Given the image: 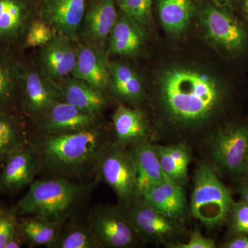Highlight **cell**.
Listing matches in <instances>:
<instances>
[{
    "label": "cell",
    "mask_w": 248,
    "mask_h": 248,
    "mask_svg": "<svg viewBox=\"0 0 248 248\" xmlns=\"http://www.w3.org/2000/svg\"><path fill=\"white\" fill-rule=\"evenodd\" d=\"M160 104L168 120L181 129H194L212 120L221 109L225 92L212 75L190 67L165 71L159 84Z\"/></svg>",
    "instance_id": "cell-1"
},
{
    "label": "cell",
    "mask_w": 248,
    "mask_h": 248,
    "mask_svg": "<svg viewBox=\"0 0 248 248\" xmlns=\"http://www.w3.org/2000/svg\"><path fill=\"white\" fill-rule=\"evenodd\" d=\"M107 145L96 125L74 133L42 134L32 146L38 156L40 169L53 177L70 178L96 169Z\"/></svg>",
    "instance_id": "cell-2"
},
{
    "label": "cell",
    "mask_w": 248,
    "mask_h": 248,
    "mask_svg": "<svg viewBox=\"0 0 248 248\" xmlns=\"http://www.w3.org/2000/svg\"><path fill=\"white\" fill-rule=\"evenodd\" d=\"M66 177L34 181L18 203L19 213L62 224L87 195L91 184Z\"/></svg>",
    "instance_id": "cell-3"
},
{
    "label": "cell",
    "mask_w": 248,
    "mask_h": 248,
    "mask_svg": "<svg viewBox=\"0 0 248 248\" xmlns=\"http://www.w3.org/2000/svg\"><path fill=\"white\" fill-rule=\"evenodd\" d=\"M233 203L231 191L213 168L201 163L195 170L191 195L190 208L193 217L204 226L215 228L226 221Z\"/></svg>",
    "instance_id": "cell-4"
},
{
    "label": "cell",
    "mask_w": 248,
    "mask_h": 248,
    "mask_svg": "<svg viewBox=\"0 0 248 248\" xmlns=\"http://www.w3.org/2000/svg\"><path fill=\"white\" fill-rule=\"evenodd\" d=\"M98 173L115 192L121 205L136 198L138 170L131 151L120 143L107 145L98 160Z\"/></svg>",
    "instance_id": "cell-5"
},
{
    "label": "cell",
    "mask_w": 248,
    "mask_h": 248,
    "mask_svg": "<svg viewBox=\"0 0 248 248\" xmlns=\"http://www.w3.org/2000/svg\"><path fill=\"white\" fill-rule=\"evenodd\" d=\"M119 209L140 239L171 246L182 231L179 221L160 213L141 197L122 204Z\"/></svg>",
    "instance_id": "cell-6"
},
{
    "label": "cell",
    "mask_w": 248,
    "mask_h": 248,
    "mask_svg": "<svg viewBox=\"0 0 248 248\" xmlns=\"http://www.w3.org/2000/svg\"><path fill=\"white\" fill-rule=\"evenodd\" d=\"M210 154L220 170L234 176L248 174V125L236 124L218 130L210 142Z\"/></svg>",
    "instance_id": "cell-7"
},
{
    "label": "cell",
    "mask_w": 248,
    "mask_h": 248,
    "mask_svg": "<svg viewBox=\"0 0 248 248\" xmlns=\"http://www.w3.org/2000/svg\"><path fill=\"white\" fill-rule=\"evenodd\" d=\"M89 226L102 248H131L140 239L119 208L94 209L89 215Z\"/></svg>",
    "instance_id": "cell-8"
},
{
    "label": "cell",
    "mask_w": 248,
    "mask_h": 248,
    "mask_svg": "<svg viewBox=\"0 0 248 248\" xmlns=\"http://www.w3.org/2000/svg\"><path fill=\"white\" fill-rule=\"evenodd\" d=\"M202 22L208 38L225 50L236 53L246 46V30L225 6L207 4L202 11Z\"/></svg>",
    "instance_id": "cell-9"
},
{
    "label": "cell",
    "mask_w": 248,
    "mask_h": 248,
    "mask_svg": "<svg viewBox=\"0 0 248 248\" xmlns=\"http://www.w3.org/2000/svg\"><path fill=\"white\" fill-rule=\"evenodd\" d=\"M21 84L24 107L35 120L40 119L55 103L63 100L58 83L42 69L24 71Z\"/></svg>",
    "instance_id": "cell-10"
},
{
    "label": "cell",
    "mask_w": 248,
    "mask_h": 248,
    "mask_svg": "<svg viewBox=\"0 0 248 248\" xmlns=\"http://www.w3.org/2000/svg\"><path fill=\"white\" fill-rule=\"evenodd\" d=\"M98 115L81 110L62 100L55 103L40 119L42 134L60 135L96 126Z\"/></svg>",
    "instance_id": "cell-11"
},
{
    "label": "cell",
    "mask_w": 248,
    "mask_h": 248,
    "mask_svg": "<svg viewBox=\"0 0 248 248\" xmlns=\"http://www.w3.org/2000/svg\"><path fill=\"white\" fill-rule=\"evenodd\" d=\"M40 170V161L32 146L23 147L15 152L5 161L0 174V188L14 192L31 183Z\"/></svg>",
    "instance_id": "cell-12"
},
{
    "label": "cell",
    "mask_w": 248,
    "mask_h": 248,
    "mask_svg": "<svg viewBox=\"0 0 248 248\" xmlns=\"http://www.w3.org/2000/svg\"><path fill=\"white\" fill-rule=\"evenodd\" d=\"M117 17L115 0H95L86 11L79 35L84 44L102 48Z\"/></svg>",
    "instance_id": "cell-13"
},
{
    "label": "cell",
    "mask_w": 248,
    "mask_h": 248,
    "mask_svg": "<svg viewBox=\"0 0 248 248\" xmlns=\"http://www.w3.org/2000/svg\"><path fill=\"white\" fill-rule=\"evenodd\" d=\"M86 11V0H48L43 19L56 33L73 42L78 40Z\"/></svg>",
    "instance_id": "cell-14"
},
{
    "label": "cell",
    "mask_w": 248,
    "mask_h": 248,
    "mask_svg": "<svg viewBox=\"0 0 248 248\" xmlns=\"http://www.w3.org/2000/svg\"><path fill=\"white\" fill-rule=\"evenodd\" d=\"M73 41L55 33L52 40L42 47L40 63L46 74L54 81H59L73 73L78 58V48Z\"/></svg>",
    "instance_id": "cell-15"
},
{
    "label": "cell",
    "mask_w": 248,
    "mask_h": 248,
    "mask_svg": "<svg viewBox=\"0 0 248 248\" xmlns=\"http://www.w3.org/2000/svg\"><path fill=\"white\" fill-rule=\"evenodd\" d=\"M71 76L102 91L109 88L110 63L103 49L88 44L78 47L76 64Z\"/></svg>",
    "instance_id": "cell-16"
},
{
    "label": "cell",
    "mask_w": 248,
    "mask_h": 248,
    "mask_svg": "<svg viewBox=\"0 0 248 248\" xmlns=\"http://www.w3.org/2000/svg\"><path fill=\"white\" fill-rule=\"evenodd\" d=\"M140 197L160 213L179 222L185 219L188 213L184 189L173 181L157 183L147 189Z\"/></svg>",
    "instance_id": "cell-17"
},
{
    "label": "cell",
    "mask_w": 248,
    "mask_h": 248,
    "mask_svg": "<svg viewBox=\"0 0 248 248\" xmlns=\"http://www.w3.org/2000/svg\"><path fill=\"white\" fill-rule=\"evenodd\" d=\"M143 27L124 14L118 16L108 37V55L134 56L144 43Z\"/></svg>",
    "instance_id": "cell-18"
},
{
    "label": "cell",
    "mask_w": 248,
    "mask_h": 248,
    "mask_svg": "<svg viewBox=\"0 0 248 248\" xmlns=\"http://www.w3.org/2000/svg\"><path fill=\"white\" fill-rule=\"evenodd\" d=\"M59 82L64 102L97 115L105 107L106 99L103 91L84 80L68 76Z\"/></svg>",
    "instance_id": "cell-19"
},
{
    "label": "cell",
    "mask_w": 248,
    "mask_h": 248,
    "mask_svg": "<svg viewBox=\"0 0 248 248\" xmlns=\"http://www.w3.org/2000/svg\"><path fill=\"white\" fill-rule=\"evenodd\" d=\"M112 119L117 143L124 146H133L146 141L148 124L141 111L120 104L114 112Z\"/></svg>",
    "instance_id": "cell-20"
},
{
    "label": "cell",
    "mask_w": 248,
    "mask_h": 248,
    "mask_svg": "<svg viewBox=\"0 0 248 248\" xmlns=\"http://www.w3.org/2000/svg\"><path fill=\"white\" fill-rule=\"evenodd\" d=\"M131 151L138 170V193L137 197L163 181L170 180L161 169L154 146L146 141L133 145ZM172 181V180H171Z\"/></svg>",
    "instance_id": "cell-21"
},
{
    "label": "cell",
    "mask_w": 248,
    "mask_h": 248,
    "mask_svg": "<svg viewBox=\"0 0 248 248\" xmlns=\"http://www.w3.org/2000/svg\"><path fill=\"white\" fill-rule=\"evenodd\" d=\"M111 78L109 89L121 101L135 104L144 96V86L138 73L122 63H110Z\"/></svg>",
    "instance_id": "cell-22"
},
{
    "label": "cell",
    "mask_w": 248,
    "mask_h": 248,
    "mask_svg": "<svg viewBox=\"0 0 248 248\" xmlns=\"http://www.w3.org/2000/svg\"><path fill=\"white\" fill-rule=\"evenodd\" d=\"M157 8L161 25L172 35L187 29L196 9L195 0H157Z\"/></svg>",
    "instance_id": "cell-23"
},
{
    "label": "cell",
    "mask_w": 248,
    "mask_h": 248,
    "mask_svg": "<svg viewBox=\"0 0 248 248\" xmlns=\"http://www.w3.org/2000/svg\"><path fill=\"white\" fill-rule=\"evenodd\" d=\"M29 17L26 0H0V38L20 35L27 26Z\"/></svg>",
    "instance_id": "cell-24"
},
{
    "label": "cell",
    "mask_w": 248,
    "mask_h": 248,
    "mask_svg": "<svg viewBox=\"0 0 248 248\" xmlns=\"http://www.w3.org/2000/svg\"><path fill=\"white\" fill-rule=\"evenodd\" d=\"M18 228L24 240L29 244L49 248L58 236L61 224H55L31 216L18 225Z\"/></svg>",
    "instance_id": "cell-25"
},
{
    "label": "cell",
    "mask_w": 248,
    "mask_h": 248,
    "mask_svg": "<svg viewBox=\"0 0 248 248\" xmlns=\"http://www.w3.org/2000/svg\"><path fill=\"white\" fill-rule=\"evenodd\" d=\"M27 145L25 136L16 121L0 112V164H4L11 155Z\"/></svg>",
    "instance_id": "cell-26"
},
{
    "label": "cell",
    "mask_w": 248,
    "mask_h": 248,
    "mask_svg": "<svg viewBox=\"0 0 248 248\" xmlns=\"http://www.w3.org/2000/svg\"><path fill=\"white\" fill-rule=\"evenodd\" d=\"M102 248L89 226L73 225L61 231L49 248Z\"/></svg>",
    "instance_id": "cell-27"
},
{
    "label": "cell",
    "mask_w": 248,
    "mask_h": 248,
    "mask_svg": "<svg viewBox=\"0 0 248 248\" xmlns=\"http://www.w3.org/2000/svg\"><path fill=\"white\" fill-rule=\"evenodd\" d=\"M123 14L141 25H148L152 19V0H118Z\"/></svg>",
    "instance_id": "cell-28"
},
{
    "label": "cell",
    "mask_w": 248,
    "mask_h": 248,
    "mask_svg": "<svg viewBox=\"0 0 248 248\" xmlns=\"http://www.w3.org/2000/svg\"><path fill=\"white\" fill-rule=\"evenodd\" d=\"M154 148L159 159L161 169L164 171L166 177L173 182L182 185L187 179L188 169H185L178 164L166 151L165 146L156 145L154 146Z\"/></svg>",
    "instance_id": "cell-29"
},
{
    "label": "cell",
    "mask_w": 248,
    "mask_h": 248,
    "mask_svg": "<svg viewBox=\"0 0 248 248\" xmlns=\"http://www.w3.org/2000/svg\"><path fill=\"white\" fill-rule=\"evenodd\" d=\"M53 27L44 19L33 21L28 27L25 46L27 47L45 46L55 36Z\"/></svg>",
    "instance_id": "cell-30"
},
{
    "label": "cell",
    "mask_w": 248,
    "mask_h": 248,
    "mask_svg": "<svg viewBox=\"0 0 248 248\" xmlns=\"http://www.w3.org/2000/svg\"><path fill=\"white\" fill-rule=\"evenodd\" d=\"M15 77L12 67L0 59V110L12 102L16 89Z\"/></svg>",
    "instance_id": "cell-31"
},
{
    "label": "cell",
    "mask_w": 248,
    "mask_h": 248,
    "mask_svg": "<svg viewBox=\"0 0 248 248\" xmlns=\"http://www.w3.org/2000/svg\"><path fill=\"white\" fill-rule=\"evenodd\" d=\"M230 230L234 236L248 235V203L241 200L230 212Z\"/></svg>",
    "instance_id": "cell-32"
},
{
    "label": "cell",
    "mask_w": 248,
    "mask_h": 248,
    "mask_svg": "<svg viewBox=\"0 0 248 248\" xmlns=\"http://www.w3.org/2000/svg\"><path fill=\"white\" fill-rule=\"evenodd\" d=\"M16 217L9 212H0V248H6L17 231Z\"/></svg>",
    "instance_id": "cell-33"
},
{
    "label": "cell",
    "mask_w": 248,
    "mask_h": 248,
    "mask_svg": "<svg viewBox=\"0 0 248 248\" xmlns=\"http://www.w3.org/2000/svg\"><path fill=\"white\" fill-rule=\"evenodd\" d=\"M215 241L210 238L205 237L199 230H195L191 233L190 239L187 243H177L170 248H215Z\"/></svg>",
    "instance_id": "cell-34"
},
{
    "label": "cell",
    "mask_w": 248,
    "mask_h": 248,
    "mask_svg": "<svg viewBox=\"0 0 248 248\" xmlns=\"http://www.w3.org/2000/svg\"><path fill=\"white\" fill-rule=\"evenodd\" d=\"M166 151L176 161L185 169H188L190 162L191 156L190 151L187 147L182 143L165 146Z\"/></svg>",
    "instance_id": "cell-35"
},
{
    "label": "cell",
    "mask_w": 248,
    "mask_h": 248,
    "mask_svg": "<svg viewBox=\"0 0 248 248\" xmlns=\"http://www.w3.org/2000/svg\"><path fill=\"white\" fill-rule=\"evenodd\" d=\"M226 248H248V235H237L223 245Z\"/></svg>",
    "instance_id": "cell-36"
},
{
    "label": "cell",
    "mask_w": 248,
    "mask_h": 248,
    "mask_svg": "<svg viewBox=\"0 0 248 248\" xmlns=\"http://www.w3.org/2000/svg\"><path fill=\"white\" fill-rule=\"evenodd\" d=\"M239 192L241 197V200L248 203V181L244 182L239 188Z\"/></svg>",
    "instance_id": "cell-37"
},
{
    "label": "cell",
    "mask_w": 248,
    "mask_h": 248,
    "mask_svg": "<svg viewBox=\"0 0 248 248\" xmlns=\"http://www.w3.org/2000/svg\"><path fill=\"white\" fill-rule=\"evenodd\" d=\"M215 1V4L217 6H231L232 4H235V3L241 1L242 0H214Z\"/></svg>",
    "instance_id": "cell-38"
},
{
    "label": "cell",
    "mask_w": 248,
    "mask_h": 248,
    "mask_svg": "<svg viewBox=\"0 0 248 248\" xmlns=\"http://www.w3.org/2000/svg\"><path fill=\"white\" fill-rule=\"evenodd\" d=\"M245 14L248 16V0H242Z\"/></svg>",
    "instance_id": "cell-39"
}]
</instances>
